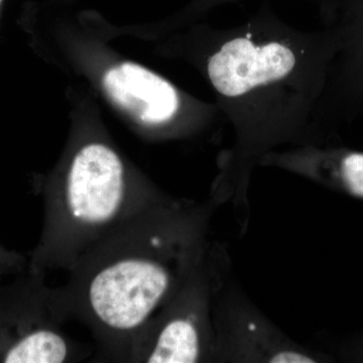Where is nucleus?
<instances>
[{"mask_svg": "<svg viewBox=\"0 0 363 363\" xmlns=\"http://www.w3.org/2000/svg\"><path fill=\"white\" fill-rule=\"evenodd\" d=\"M200 64L233 130L211 198L233 207L241 233L250 219L253 169L272 150L322 145L315 116L340 51L333 26L298 30L267 2L240 25L205 30Z\"/></svg>", "mask_w": 363, "mask_h": 363, "instance_id": "f257e3e1", "label": "nucleus"}, {"mask_svg": "<svg viewBox=\"0 0 363 363\" xmlns=\"http://www.w3.org/2000/svg\"><path fill=\"white\" fill-rule=\"evenodd\" d=\"M218 206L164 198L89 248L52 289L65 321L82 322L105 358L125 362L138 334L161 311L199 264L211 241Z\"/></svg>", "mask_w": 363, "mask_h": 363, "instance_id": "f03ea898", "label": "nucleus"}, {"mask_svg": "<svg viewBox=\"0 0 363 363\" xmlns=\"http://www.w3.org/2000/svg\"><path fill=\"white\" fill-rule=\"evenodd\" d=\"M164 198L154 190H131L121 157L108 145H83L62 185L45 196L44 226L28 271H69L101 238Z\"/></svg>", "mask_w": 363, "mask_h": 363, "instance_id": "7ed1b4c3", "label": "nucleus"}, {"mask_svg": "<svg viewBox=\"0 0 363 363\" xmlns=\"http://www.w3.org/2000/svg\"><path fill=\"white\" fill-rule=\"evenodd\" d=\"M218 248L210 243L179 292L138 334L125 362H217L212 307Z\"/></svg>", "mask_w": 363, "mask_h": 363, "instance_id": "20e7f679", "label": "nucleus"}, {"mask_svg": "<svg viewBox=\"0 0 363 363\" xmlns=\"http://www.w3.org/2000/svg\"><path fill=\"white\" fill-rule=\"evenodd\" d=\"M212 316L217 362L314 363V352L286 335L267 319L233 272L225 247L217 259Z\"/></svg>", "mask_w": 363, "mask_h": 363, "instance_id": "39448f33", "label": "nucleus"}, {"mask_svg": "<svg viewBox=\"0 0 363 363\" xmlns=\"http://www.w3.org/2000/svg\"><path fill=\"white\" fill-rule=\"evenodd\" d=\"M44 274L23 272L0 288V362L64 363L80 358L77 344L62 330Z\"/></svg>", "mask_w": 363, "mask_h": 363, "instance_id": "423d86ee", "label": "nucleus"}, {"mask_svg": "<svg viewBox=\"0 0 363 363\" xmlns=\"http://www.w3.org/2000/svg\"><path fill=\"white\" fill-rule=\"evenodd\" d=\"M324 23L337 30L341 48L316 112L322 128L335 117L350 116L363 104V0H334Z\"/></svg>", "mask_w": 363, "mask_h": 363, "instance_id": "0eeeda50", "label": "nucleus"}, {"mask_svg": "<svg viewBox=\"0 0 363 363\" xmlns=\"http://www.w3.org/2000/svg\"><path fill=\"white\" fill-rule=\"evenodd\" d=\"M104 89L119 107L138 123L171 130L188 111L187 101L169 81L133 63H123L105 73Z\"/></svg>", "mask_w": 363, "mask_h": 363, "instance_id": "6e6552de", "label": "nucleus"}, {"mask_svg": "<svg viewBox=\"0 0 363 363\" xmlns=\"http://www.w3.org/2000/svg\"><path fill=\"white\" fill-rule=\"evenodd\" d=\"M259 167L283 169L306 180L337 185L363 198V152L331 149L323 145H300L272 150Z\"/></svg>", "mask_w": 363, "mask_h": 363, "instance_id": "1a4fd4ad", "label": "nucleus"}, {"mask_svg": "<svg viewBox=\"0 0 363 363\" xmlns=\"http://www.w3.org/2000/svg\"><path fill=\"white\" fill-rule=\"evenodd\" d=\"M28 264V260L25 255L14 250H7L0 243V276L23 274Z\"/></svg>", "mask_w": 363, "mask_h": 363, "instance_id": "9d476101", "label": "nucleus"}, {"mask_svg": "<svg viewBox=\"0 0 363 363\" xmlns=\"http://www.w3.org/2000/svg\"><path fill=\"white\" fill-rule=\"evenodd\" d=\"M238 1H240V0H198L197 7L199 11H208V9L222 6V4H233V2ZM307 1L314 2L317 4L323 18L330 13L334 4V0H307Z\"/></svg>", "mask_w": 363, "mask_h": 363, "instance_id": "9b49d317", "label": "nucleus"}, {"mask_svg": "<svg viewBox=\"0 0 363 363\" xmlns=\"http://www.w3.org/2000/svg\"><path fill=\"white\" fill-rule=\"evenodd\" d=\"M2 2H4V0H0V6H1Z\"/></svg>", "mask_w": 363, "mask_h": 363, "instance_id": "f8f14e48", "label": "nucleus"}]
</instances>
